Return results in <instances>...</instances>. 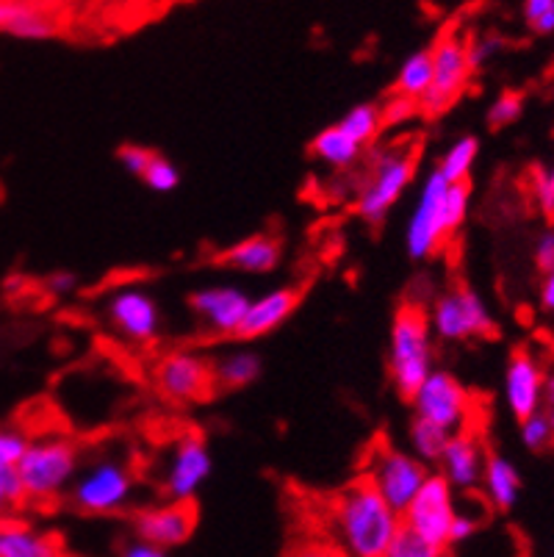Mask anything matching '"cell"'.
I'll return each mask as SVG.
<instances>
[{
    "mask_svg": "<svg viewBox=\"0 0 554 557\" xmlns=\"http://www.w3.org/2000/svg\"><path fill=\"white\" fill-rule=\"evenodd\" d=\"M111 325L120 336L131 342H152L159 336L161 311L147 292L141 288H120L106 306Z\"/></svg>",
    "mask_w": 554,
    "mask_h": 557,
    "instance_id": "cell-15",
    "label": "cell"
},
{
    "mask_svg": "<svg viewBox=\"0 0 554 557\" xmlns=\"http://www.w3.org/2000/svg\"><path fill=\"white\" fill-rule=\"evenodd\" d=\"M152 156H156L152 150L136 148V145H128V148L120 150L122 166H125L131 175H139V178H145V172H147V166H150Z\"/></svg>",
    "mask_w": 554,
    "mask_h": 557,
    "instance_id": "cell-40",
    "label": "cell"
},
{
    "mask_svg": "<svg viewBox=\"0 0 554 557\" xmlns=\"http://www.w3.org/2000/svg\"><path fill=\"white\" fill-rule=\"evenodd\" d=\"M430 84H433V53L430 50H419V53L405 59L403 70L396 75L394 95L396 98L419 103L427 95V89H430Z\"/></svg>",
    "mask_w": 554,
    "mask_h": 557,
    "instance_id": "cell-23",
    "label": "cell"
},
{
    "mask_svg": "<svg viewBox=\"0 0 554 557\" xmlns=\"http://www.w3.org/2000/svg\"><path fill=\"white\" fill-rule=\"evenodd\" d=\"M189 306L211 336H236L244 313L250 308V297L231 286L200 288L189 297Z\"/></svg>",
    "mask_w": 554,
    "mask_h": 557,
    "instance_id": "cell-16",
    "label": "cell"
},
{
    "mask_svg": "<svg viewBox=\"0 0 554 557\" xmlns=\"http://www.w3.org/2000/svg\"><path fill=\"white\" fill-rule=\"evenodd\" d=\"M366 478L374 485V491L383 496V503L396 516H403L430 474L410 455L399 453L394 447H385V444H374L369 460H366Z\"/></svg>",
    "mask_w": 554,
    "mask_h": 557,
    "instance_id": "cell-5",
    "label": "cell"
},
{
    "mask_svg": "<svg viewBox=\"0 0 554 557\" xmlns=\"http://www.w3.org/2000/svg\"><path fill=\"white\" fill-rule=\"evenodd\" d=\"M482 485L496 510H510L521 494V474L516 466L502 455H488L485 472H482Z\"/></svg>",
    "mask_w": 554,
    "mask_h": 557,
    "instance_id": "cell-22",
    "label": "cell"
},
{
    "mask_svg": "<svg viewBox=\"0 0 554 557\" xmlns=\"http://www.w3.org/2000/svg\"><path fill=\"white\" fill-rule=\"evenodd\" d=\"M14 505H12V499H9V494H7V485H3V478H0V519H7L9 516V510H12Z\"/></svg>",
    "mask_w": 554,
    "mask_h": 557,
    "instance_id": "cell-48",
    "label": "cell"
},
{
    "mask_svg": "<svg viewBox=\"0 0 554 557\" xmlns=\"http://www.w3.org/2000/svg\"><path fill=\"white\" fill-rule=\"evenodd\" d=\"M450 184L444 181L439 170L430 172V178L424 181V189H421L419 206L414 211V220L408 225V256L416 261H424V258L433 256L441 247V242H446L444 227H441V200H444Z\"/></svg>",
    "mask_w": 554,
    "mask_h": 557,
    "instance_id": "cell-13",
    "label": "cell"
},
{
    "mask_svg": "<svg viewBox=\"0 0 554 557\" xmlns=\"http://www.w3.org/2000/svg\"><path fill=\"white\" fill-rule=\"evenodd\" d=\"M9 34L20 39H50L53 34H59V20H56L53 9L42 7V3H25L23 14Z\"/></svg>",
    "mask_w": 554,
    "mask_h": 557,
    "instance_id": "cell-28",
    "label": "cell"
},
{
    "mask_svg": "<svg viewBox=\"0 0 554 557\" xmlns=\"http://www.w3.org/2000/svg\"><path fill=\"white\" fill-rule=\"evenodd\" d=\"M430 53H433V84H430L424 98L419 100V106L427 116H435L460 98V92L469 84L471 70L469 59H466V42L460 39L455 25L441 34Z\"/></svg>",
    "mask_w": 554,
    "mask_h": 557,
    "instance_id": "cell-7",
    "label": "cell"
},
{
    "mask_svg": "<svg viewBox=\"0 0 554 557\" xmlns=\"http://www.w3.org/2000/svg\"><path fill=\"white\" fill-rule=\"evenodd\" d=\"M525 23L530 25L538 37H552L554 34V0H527Z\"/></svg>",
    "mask_w": 554,
    "mask_h": 557,
    "instance_id": "cell-35",
    "label": "cell"
},
{
    "mask_svg": "<svg viewBox=\"0 0 554 557\" xmlns=\"http://www.w3.org/2000/svg\"><path fill=\"white\" fill-rule=\"evenodd\" d=\"M75 286H78V277L73 272H53L48 277V288L53 295H70V292H75Z\"/></svg>",
    "mask_w": 554,
    "mask_h": 557,
    "instance_id": "cell-44",
    "label": "cell"
},
{
    "mask_svg": "<svg viewBox=\"0 0 554 557\" xmlns=\"http://www.w3.org/2000/svg\"><path fill=\"white\" fill-rule=\"evenodd\" d=\"M122 557H167L164 549L159 546H150L145 541H136V544H128L122 549Z\"/></svg>",
    "mask_w": 554,
    "mask_h": 557,
    "instance_id": "cell-45",
    "label": "cell"
},
{
    "mask_svg": "<svg viewBox=\"0 0 554 557\" xmlns=\"http://www.w3.org/2000/svg\"><path fill=\"white\" fill-rule=\"evenodd\" d=\"M145 184L156 191H172L181 184V172L172 161L161 159V156H152L150 166L145 172Z\"/></svg>",
    "mask_w": 554,
    "mask_h": 557,
    "instance_id": "cell-34",
    "label": "cell"
},
{
    "mask_svg": "<svg viewBox=\"0 0 554 557\" xmlns=\"http://www.w3.org/2000/svg\"><path fill=\"white\" fill-rule=\"evenodd\" d=\"M532 195H535L538 209L543 211V216L554 220V166L552 170H538L532 175Z\"/></svg>",
    "mask_w": 554,
    "mask_h": 557,
    "instance_id": "cell-38",
    "label": "cell"
},
{
    "mask_svg": "<svg viewBox=\"0 0 554 557\" xmlns=\"http://www.w3.org/2000/svg\"><path fill=\"white\" fill-rule=\"evenodd\" d=\"M286 557H349L335 541L305 539L286 552Z\"/></svg>",
    "mask_w": 554,
    "mask_h": 557,
    "instance_id": "cell-39",
    "label": "cell"
},
{
    "mask_svg": "<svg viewBox=\"0 0 554 557\" xmlns=\"http://www.w3.org/2000/svg\"><path fill=\"white\" fill-rule=\"evenodd\" d=\"M197 519H200V510H197L195 499H186V503L139 510L134 516V527L139 541L159 546V549H170V546L186 544L195 535Z\"/></svg>",
    "mask_w": 554,
    "mask_h": 557,
    "instance_id": "cell-12",
    "label": "cell"
},
{
    "mask_svg": "<svg viewBox=\"0 0 554 557\" xmlns=\"http://www.w3.org/2000/svg\"><path fill=\"white\" fill-rule=\"evenodd\" d=\"M469 181L466 184H450L444 200H441V227H444V236L450 239L452 233H457V227L464 225L466 211H469Z\"/></svg>",
    "mask_w": 554,
    "mask_h": 557,
    "instance_id": "cell-30",
    "label": "cell"
},
{
    "mask_svg": "<svg viewBox=\"0 0 554 557\" xmlns=\"http://www.w3.org/2000/svg\"><path fill=\"white\" fill-rule=\"evenodd\" d=\"M541 403L546 405V410H552V413H554V372H543Z\"/></svg>",
    "mask_w": 554,
    "mask_h": 557,
    "instance_id": "cell-47",
    "label": "cell"
},
{
    "mask_svg": "<svg viewBox=\"0 0 554 557\" xmlns=\"http://www.w3.org/2000/svg\"><path fill=\"white\" fill-rule=\"evenodd\" d=\"M477 530H480V521H477L475 516L455 510V519H452V527H450V546L460 544V541H466V539H471Z\"/></svg>",
    "mask_w": 554,
    "mask_h": 557,
    "instance_id": "cell-41",
    "label": "cell"
},
{
    "mask_svg": "<svg viewBox=\"0 0 554 557\" xmlns=\"http://www.w3.org/2000/svg\"><path fill=\"white\" fill-rule=\"evenodd\" d=\"M0 557H64L61 541L17 519H0Z\"/></svg>",
    "mask_w": 554,
    "mask_h": 557,
    "instance_id": "cell-20",
    "label": "cell"
},
{
    "mask_svg": "<svg viewBox=\"0 0 554 557\" xmlns=\"http://www.w3.org/2000/svg\"><path fill=\"white\" fill-rule=\"evenodd\" d=\"M261 372V358L256 352H231L220 361L211 363L213 386L217 388H242L258 377Z\"/></svg>",
    "mask_w": 554,
    "mask_h": 557,
    "instance_id": "cell-24",
    "label": "cell"
},
{
    "mask_svg": "<svg viewBox=\"0 0 554 557\" xmlns=\"http://www.w3.org/2000/svg\"><path fill=\"white\" fill-rule=\"evenodd\" d=\"M430 372V313L419 302H403L391 331V383L410 403Z\"/></svg>",
    "mask_w": 554,
    "mask_h": 557,
    "instance_id": "cell-2",
    "label": "cell"
},
{
    "mask_svg": "<svg viewBox=\"0 0 554 557\" xmlns=\"http://www.w3.org/2000/svg\"><path fill=\"white\" fill-rule=\"evenodd\" d=\"M502 48H505L502 37H480V39H471V42H466V59H469L471 73L480 67H485V64L494 59V55L502 53Z\"/></svg>",
    "mask_w": 554,
    "mask_h": 557,
    "instance_id": "cell-37",
    "label": "cell"
},
{
    "mask_svg": "<svg viewBox=\"0 0 554 557\" xmlns=\"http://www.w3.org/2000/svg\"><path fill=\"white\" fill-rule=\"evenodd\" d=\"M541 308L546 313H554V272L543 275V283H541Z\"/></svg>",
    "mask_w": 554,
    "mask_h": 557,
    "instance_id": "cell-46",
    "label": "cell"
},
{
    "mask_svg": "<svg viewBox=\"0 0 554 557\" xmlns=\"http://www.w3.org/2000/svg\"><path fill=\"white\" fill-rule=\"evenodd\" d=\"M75 472H78V449L59 435L28 442V449L17 463L25 499H39V503H48L67 485H73Z\"/></svg>",
    "mask_w": 554,
    "mask_h": 557,
    "instance_id": "cell-3",
    "label": "cell"
},
{
    "mask_svg": "<svg viewBox=\"0 0 554 557\" xmlns=\"http://www.w3.org/2000/svg\"><path fill=\"white\" fill-rule=\"evenodd\" d=\"M410 403L416 408V417L439 424L446 433L464 430L466 413H469V394L460 386V380L452 377L450 372L433 369L424 377V383L416 388Z\"/></svg>",
    "mask_w": 554,
    "mask_h": 557,
    "instance_id": "cell-9",
    "label": "cell"
},
{
    "mask_svg": "<svg viewBox=\"0 0 554 557\" xmlns=\"http://www.w3.org/2000/svg\"><path fill=\"white\" fill-rule=\"evenodd\" d=\"M299 302L297 288H278V292H269V295L250 300V308L244 313L242 325H238L236 336L238 342H250V338L267 336L274 327H281L292 311Z\"/></svg>",
    "mask_w": 554,
    "mask_h": 557,
    "instance_id": "cell-19",
    "label": "cell"
},
{
    "mask_svg": "<svg viewBox=\"0 0 554 557\" xmlns=\"http://www.w3.org/2000/svg\"><path fill=\"white\" fill-rule=\"evenodd\" d=\"M444 552L446 549L433 546L430 541H424L419 533H414L410 527H405L403 521H399V530H396L394 539H391L385 557H444Z\"/></svg>",
    "mask_w": 554,
    "mask_h": 557,
    "instance_id": "cell-32",
    "label": "cell"
},
{
    "mask_svg": "<svg viewBox=\"0 0 554 557\" xmlns=\"http://www.w3.org/2000/svg\"><path fill=\"white\" fill-rule=\"evenodd\" d=\"M419 141H403L399 148H394L391 153H383L374 164L372 178L366 184V189L358 197V214L366 222H380L385 216V211L399 200V195L405 191V186L410 184L416 170V161H419Z\"/></svg>",
    "mask_w": 554,
    "mask_h": 557,
    "instance_id": "cell-6",
    "label": "cell"
},
{
    "mask_svg": "<svg viewBox=\"0 0 554 557\" xmlns=\"http://www.w3.org/2000/svg\"><path fill=\"white\" fill-rule=\"evenodd\" d=\"M521 442L532 453L554 447V413L552 410H535L532 417L521 419Z\"/></svg>",
    "mask_w": 554,
    "mask_h": 557,
    "instance_id": "cell-31",
    "label": "cell"
},
{
    "mask_svg": "<svg viewBox=\"0 0 554 557\" xmlns=\"http://www.w3.org/2000/svg\"><path fill=\"white\" fill-rule=\"evenodd\" d=\"M23 9V0H0V32H12V25L17 23Z\"/></svg>",
    "mask_w": 554,
    "mask_h": 557,
    "instance_id": "cell-43",
    "label": "cell"
},
{
    "mask_svg": "<svg viewBox=\"0 0 554 557\" xmlns=\"http://www.w3.org/2000/svg\"><path fill=\"white\" fill-rule=\"evenodd\" d=\"M159 386L161 392L177 403H202V399L213 397L217 386H213L211 363L202 361L200 356L192 352H172L159 363Z\"/></svg>",
    "mask_w": 554,
    "mask_h": 557,
    "instance_id": "cell-14",
    "label": "cell"
},
{
    "mask_svg": "<svg viewBox=\"0 0 554 557\" xmlns=\"http://www.w3.org/2000/svg\"><path fill=\"white\" fill-rule=\"evenodd\" d=\"M281 242L274 236H250L244 239L242 245L231 247L220 256V263L233 267L238 272H253V275H261V272H272L278 263H281Z\"/></svg>",
    "mask_w": 554,
    "mask_h": 557,
    "instance_id": "cell-21",
    "label": "cell"
},
{
    "mask_svg": "<svg viewBox=\"0 0 554 557\" xmlns=\"http://www.w3.org/2000/svg\"><path fill=\"white\" fill-rule=\"evenodd\" d=\"M525 111V98L518 92H502L500 98L494 100L491 111H488V125L491 128H507L513 125L521 116Z\"/></svg>",
    "mask_w": 554,
    "mask_h": 557,
    "instance_id": "cell-33",
    "label": "cell"
},
{
    "mask_svg": "<svg viewBox=\"0 0 554 557\" xmlns=\"http://www.w3.org/2000/svg\"><path fill=\"white\" fill-rule=\"evenodd\" d=\"M28 449V435L17 428H0V469L17 466Z\"/></svg>",
    "mask_w": 554,
    "mask_h": 557,
    "instance_id": "cell-36",
    "label": "cell"
},
{
    "mask_svg": "<svg viewBox=\"0 0 554 557\" xmlns=\"http://www.w3.org/2000/svg\"><path fill=\"white\" fill-rule=\"evenodd\" d=\"M330 524L349 557H385L399 530V516L383 503L366 474L330 499Z\"/></svg>",
    "mask_w": 554,
    "mask_h": 557,
    "instance_id": "cell-1",
    "label": "cell"
},
{
    "mask_svg": "<svg viewBox=\"0 0 554 557\" xmlns=\"http://www.w3.org/2000/svg\"><path fill=\"white\" fill-rule=\"evenodd\" d=\"M430 325L446 342H460L471 336H494V319L488 313L482 297L471 288L460 286L457 292L441 297L430 313Z\"/></svg>",
    "mask_w": 554,
    "mask_h": 557,
    "instance_id": "cell-10",
    "label": "cell"
},
{
    "mask_svg": "<svg viewBox=\"0 0 554 557\" xmlns=\"http://www.w3.org/2000/svg\"><path fill=\"white\" fill-rule=\"evenodd\" d=\"M450 438H452V433L441 430L439 424L427 422V419L416 417L414 424H410V442H414L416 455L424 460H441V455H444Z\"/></svg>",
    "mask_w": 554,
    "mask_h": 557,
    "instance_id": "cell-29",
    "label": "cell"
},
{
    "mask_svg": "<svg viewBox=\"0 0 554 557\" xmlns=\"http://www.w3.org/2000/svg\"><path fill=\"white\" fill-rule=\"evenodd\" d=\"M455 519V503H452V485L441 474L427 478L414 503L399 516L405 527L430 541L439 549H450V527Z\"/></svg>",
    "mask_w": 554,
    "mask_h": 557,
    "instance_id": "cell-8",
    "label": "cell"
},
{
    "mask_svg": "<svg viewBox=\"0 0 554 557\" xmlns=\"http://www.w3.org/2000/svg\"><path fill=\"white\" fill-rule=\"evenodd\" d=\"M477 150H480V141H477L475 136H460V139L446 150V156L439 164V172L444 175L446 184H466V181H469Z\"/></svg>",
    "mask_w": 554,
    "mask_h": 557,
    "instance_id": "cell-26",
    "label": "cell"
},
{
    "mask_svg": "<svg viewBox=\"0 0 554 557\" xmlns=\"http://www.w3.org/2000/svg\"><path fill=\"white\" fill-rule=\"evenodd\" d=\"M380 125H383V111H380V106L360 103L344 116L342 123H338V128H342V134L349 136L358 148H364V145H369V141L378 136Z\"/></svg>",
    "mask_w": 554,
    "mask_h": 557,
    "instance_id": "cell-27",
    "label": "cell"
},
{
    "mask_svg": "<svg viewBox=\"0 0 554 557\" xmlns=\"http://www.w3.org/2000/svg\"><path fill=\"white\" fill-rule=\"evenodd\" d=\"M311 153L317 156V159L328 161L330 166H349L355 164V159L360 156V148L349 139V136L342 134L338 125H333V128H324L322 134L313 139Z\"/></svg>",
    "mask_w": 554,
    "mask_h": 557,
    "instance_id": "cell-25",
    "label": "cell"
},
{
    "mask_svg": "<svg viewBox=\"0 0 554 557\" xmlns=\"http://www.w3.org/2000/svg\"><path fill=\"white\" fill-rule=\"evenodd\" d=\"M208 474H211V455H208L206 442L197 433H186L170 453V466L161 480V488L170 496V503H186V499H195L197 488Z\"/></svg>",
    "mask_w": 554,
    "mask_h": 557,
    "instance_id": "cell-11",
    "label": "cell"
},
{
    "mask_svg": "<svg viewBox=\"0 0 554 557\" xmlns=\"http://www.w3.org/2000/svg\"><path fill=\"white\" fill-rule=\"evenodd\" d=\"M136 480L122 458H100L70 485V503L81 513H114L131 503Z\"/></svg>",
    "mask_w": 554,
    "mask_h": 557,
    "instance_id": "cell-4",
    "label": "cell"
},
{
    "mask_svg": "<svg viewBox=\"0 0 554 557\" xmlns=\"http://www.w3.org/2000/svg\"><path fill=\"white\" fill-rule=\"evenodd\" d=\"M535 267L549 275L554 272V231H546L543 236H538L535 242Z\"/></svg>",
    "mask_w": 554,
    "mask_h": 557,
    "instance_id": "cell-42",
    "label": "cell"
},
{
    "mask_svg": "<svg viewBox=\"0 0 554 557\" xmlns=\"http://www.w3.org/2000/svg\"><path fill=\"white\" fill-rule=\"evenodd\" d=\"M485 449H482L480 438L471 430H457L446 444L444 455H441V466L444 474L441 478L450 485L460 491H475L482 483V472H485Z\"/></svg>",
    "mask_w": 554,
    "mask_h": 557,
    "instance_id": "cell-18",
    "label": "cell"
},
{
    "mask_svg": "<svg viewBox=\"0 0 554 557\" xmlns=\"http://www.w3.org/2000/svg\"><path fill=\"white\" fill-rule=\"evenodd\" d=\"M541 392L543 367L527 349H516L505 372V399L507 408L513 410V417H518V422L541 410Z\"/></svg>",
    "mask_w": 554,
    "mask_h": 557,
    "instance_id": "cell-17",
    "label": "cell"
}]
</instances>
